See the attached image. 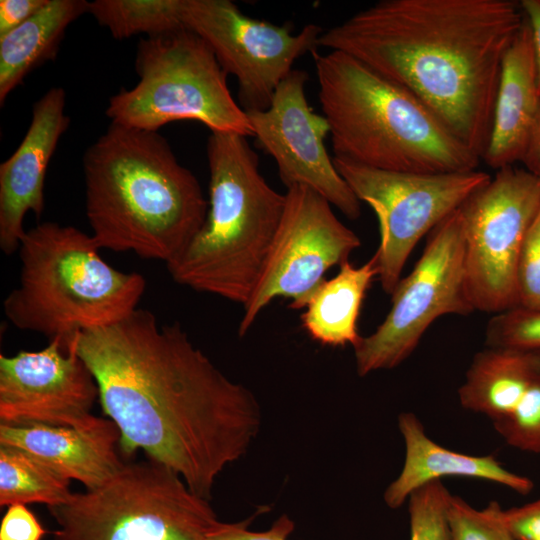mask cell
Segmentation results:
<instances>
[{
  "label": "cell",
  "mask_w": 540,
  "mask_h": 540,
  "mask_svg": "<svg viewBox=\"0 0 540 540\" xmlns=\"http://www.w3.org/2000/svg\"><path fill=\"white\" fill-rule=\"evenodd\" d=\"M0 445L19 448L86 489L103 485L124 465L120 432L109 418L93 416L80 426L0 424Z\"/></svg>",
  "instance_id": "e0dca14e"
},
{
  "label": "cell",
  "mask_w": 540,
  "mask_h": 540,
  "mask_svg": "<svg viewBox=\"0 0 540 540\" xmlns=\"http://www.w3.org/2000/svg\"><path fill=\"white\" fill-rule=\"evenodd\" d=\"M46 530L23 504L7 507L0 523V540H42Z\"/></svg>",
  "instance_id": "4dcf8cb0"
},
{
  "label": "cell",
  "mask_w": 540,
  "mask_h": 540,
  "mask_svg": "<svg viewBox=\"0 0 540 540\" xmlns=\"http://www.w3.org/2000/svg\"><path fill=\"white\" fill-rule=\"evenodd\" d=\"M492 424L509 446L540 454V379L529 388L511 413Z\"/></svg>",
  "instance_id": "83f0119b"
},
{
  "label": "cell",
  "mask_w": 540,
  "mask_h": 540,
  "mask_svg": "<svg viewBox=\"0 0 540 540\" xmlns=\"http://www.w3.org/2000/svg\"><path fill=\"white\" fill-rule=\"evenodd\" d=\"M451 493L442 480L419 487L409 496L410 540H449L447 509Z\"/></svg>",
  "instance_id": "484cf974"
},
{
  "label": "cell",
  "mask_w": 540,
  "mask_h": 540,
  "mask_svg": "<svg viewBox=\"0 0 540 540\" xmlns=\"http://www.w3.org/2000/svg\"><path fill=\"white\" fill-rule=\"evenodd\" d=\"M85 210L101 249L176 258L202 227L208 200L157 131L113 124L83 156Z\"/></svg>",
  "instance_id": "3957f363"
},
{
  "label": "cell",
  "mask_w": 540,
  "mask_h": 540,
  "mask_svg": "<svg viewBox=\"0 0 540 540\" xmlns=\"http://www.w3.org/2000/svg\"><path fill=\"white\" fill-rule=\"evenodd\" d=\"M378 275L376 253L358 267L349 260L344 262L338 273L325 279L310 297L301 314L304 330L322 345L355 347L362 337L358 332L361 306Z\"/></svg>",
  "instance_id": "44dd1931"
},
{
  "label": "cell",
  "mask_w": 540,
  "mask_h": 540,
  "mask_svg": "<svg viewBox=\"0 0 540 540\" xmlns=\"http://www.w3.org/2000/svg\"><path fill=\"white\" fill-rule=\"evenodd\" d=\"M312 57L333 157L388 171L476 170L481 158L408 90L343 52Z\"/></svg>",
  "instance_id": "277c9868"
},
{
  "label": "cell",
  "mask_w": 540,
  "mask_h": 540,
  "mask_svg": "<svg viewBox=\"0 0 540 540\" xmlns=\"http://www.w3.org/2000/svg\"><path fill=\"white\" fill-rule=\"evenodd\" d=\"M48 510L54 540H206L219 521L208 499L149 459L124 463L103 485Z\"/></svg>",
  "instance_id": "ba28073f"
},
{
  "label": "cell",
  "mask_w": 540,
  "mask_h": 540,
  "mask_svg": "<svg viewBox=\"0 0 540 540\" xmlns=\"http://www.w3.org/2000/svg\"><path fill=\"white\" fill-rule=\"evenodd\" d=\"M521 163L540 179V108Z\"/></svg>",
  "instance_id": "e575fe53"
},
{
  "label": "cell",
  "mask_w": 540,
  "mask_h": 540,
  "mask_svg": "<svg viewBox=\"0 0 540 540\" xmlns=\"http://www.w3.org/2000/svg\"><path fill=\"white\" fill-rule=\"evenodd\" d=\"M76 338L56 337L38 351L0 355L1 424L80 426L94 416L99 389L76 351Z\"/></svg>",
  "instance_id": "9a60e30c"
},
{
  "label": "cell",
  "mask_w": 540,
  "mask_h": 540,
  "mask_svg": "<svg viewBox=\"0 0 540 540\" xmlns=\"http://www.w3.org/2000/svg\"><path fill=\"white\" fill-rule=\"evenodd\" d=\"M88 1L49 0L38 13L0 36V103L32 70L53 60L67 27L87 13Z\"/></svg>",
  "instance_id": "7402d4cb"
},
{
  "label": "cell",
  "mask_w": 540,
  "mask_h": 540,
  "mask_svg": "<svg viewBox=\"0 0 540 540\" xmlns=\"http://www.w3.org/2000/svg\"><path fill=\"white\" fill-rule=\"evenodd\" d=\"M485 345L540 349V309L519 305L494 314L485 329Z\"/></svg>",
  "instance_id": "4316f807"
},
{
  "label": "cell",
  "mask_w": 540,
  "mask_h": 540,
  "mask_svg": "<svg viewBox=\"0 0 540 540\" xmlns=\"http://www.w3.org/2000/svg\"><path fill=\"white\" fill-rule=\"evenodd\" d=\"M76 227L43 222L26 230L18 247L19 285L4 299L7 319L49 340L114 324L137 309L145 278L122 272Z\"/></svg>",
  "instance_id": "8992f818"
},
{
  "label": "cell",
  "mask_w": 540,
  "mask_h": 540,
  "mask_svg": "<svg viewBox=\"0 0 540 540\" xmlns=\"http://www.w3.org/2000/svg\"><path fill=\"white\" fill-rule=\"evenodd\" d=\"M540 379V349L488 347L477 352L458 389L460 405L492 422L507 416Z\"/></svg>",
  "instance_id": "ffe728a7"
},
{
  "label": "cell",
  "mask_w": 540,
  "mask_h": 540,
  "mask_svg": "<svg viewBox=\"0 0 540 540\" xmlns=\"http://www.w3.org/2000/svg\"><path fill=\"white\" fill-rule=\"evenodd\" d=\"M524 21L510 0H381L324 30L318 48L408 90L482 158L502 62Z\"/></svg>",
  "instance_id": "7a4b0ae2"
},
{
  "label": "cell",
  "mask_w": 540,
  "mask_h": 540,
  "mask_svg": "<svg viewBox=\"0 0 540 540\" xmlns=\"http://www.w3.org/2000/svg\"><path fill=\"white\" fill-rule=\"evenodd\" d=\"M517 291L520 306L540 309V210L520 250Z\"/></svg>",
  "instance_id": "f1b7e54d"
},
{
  "label": "cell",
  "mask_w": 540,
  "mask_h": 540,
  "mask_svg": "<svg viewBox=\"0 0 540 540\" xmlns=\"http://www.w3.org/2000/svg\"><path fill=\"white\" fill-rule=\"evenodd\" d=\"M520 6L532 33L538 91L540 94V0H522Z\"/></svg>",
  "instance_id": "836d02e7"
},
{
  "label": "cell",
  "mask_w": 540,
  "mask_h": 540,
  "mask_svg": "<svg viewBox=\"0 0 540 540\" xmlns=\"http://www.w3.org/2000/svg\"><path fill=\"white\" fill-rule=\"evenodd\" d=\"M294 528V521L287 514L281 515L264 531L249 530L246 521H218L208 532L206 540H288Z\"/></svg>",
  "instance_id": "f546056e"
},
{
  "label": "cell",
  "mask_w": 540,
  "mask_h": 540,
  "mask_svg": "<svg viewBox=\"0 0 540 540\" xmlns=\"http://www.w3.org/2000/svg\"><path fill=\"white\" fill-rule=\"evenodd\" d=\"M502 518L516 540H540V498L503 509Z\"/></svg>",
  "instance_id": "1f68e13d"
},
{
  "label": "cell",
  "mask_w": 540,
  "mask_h": 540,
  "mask_svg": "<svg viewBox=\"0 0 540 540\" xmlns=\"http://www.w3.org/2000/svg\"><path fill=\"white\" fill-rule=\"evenodd\" d=\"M181 0H95L87 13L106 27L115 39L138 34L148 37L185 28L180 16Z\"/></svg>",
  "instance_id": "cb8c5ba5"
},
{
  "label": "cell",
  "mask_w": 540,
  "mask_h": 540,
  "mask_svg": "<svg viewBox=\"0 0 540 540\" xmlns=\"http://www.w3.org/2000/svg\"><path fill=\"white\" fill-rule=\"evenodd\" d=\"M286 204L258 282L246 304L238 335L245 336L259 314L276 297L289 307L304 309L334 266L349 260L361 246L359 237L343 224L333 206L305 186L286 190Z\"/></svg>",
  "instance_id": "7c38bea8"
},
{
  "label": "cell",
  "mask_w": 540,
  "mask_h": 540,
  "mask_svg": "<svg viewBox=\"0 0 540 540\" xmlns=\"http://www.w3.org/2000/svg\"><path fill=\"white\" fill-rule=\"evenodd\" d=\"M65 92L47 91L32 110L29 128L14 153L0 164V248L6 255L18 250L28 212L40 217L45 207L47 167L69 126Z\"/></svg>",
  "instance_id": "2e32d148"
},
{
  "label": "cell",
  "mask_w": 540,
  "mask_h": 540,
  "mask_svg": "<svg viewBox=\"0 0 540 540\" xmlns=\"http://www.w3.org/2000/svg\"><path fill=\"white\" fill-rule=\"evenodd\" d=\"M49 0H1L0 36L17 28L44 8Z\"/></svg>",
  "instance_id": "d6a6232c"
},
{
  "label": "cell",
  "mask_w": 540,
  "mask_h": 540,
  "mask_svg": "<svg viewBox=\"0 0 540 540\" xmlns=\"http://www.w3.org/2000/svg\"><path fill=\"white\" fill-rule=\"evenodd\" d=\"M76 351L95 377L99 402L120 432V450H138L210 500L218 476L244 457L261 425L260 404L189 339L180 323L160 325L136 309L82 331Z\"/></svg>",
  "instance_id": "6da1fadb"
},
{
  "label": "cell",
  "mask_w": 540,
  "mask_h": 540,
  "mask_svg": "<svg viewBox=\"0 0 540 540\" xmlns=\"http://www.w3.org/2000/svg\"><path fill=\"white\" fill-rule=\"evenodd\" d=\"M501 511L496 501L479 510L451 494L447 509L449 540H516Z\"/></svg>",
  "instance_id": "d4e9b609"
},
{
  "label": "cell",
  "mask_w": 540,
  "mask_h": 540,
  "mask_svg": "<svg viewBox=\"0 0 540 540\" xmlns=\"http://www.w3.org/2000/svg\"><path fill=\"white\" fill-rule=\"evenodd\" d=\"M405 456L399 475L387 486L383 499L391 509L407 502L413 491L446 476L482 479L526 495L534 484L530 478L505 468L493 455L474 456L450 450L433 441L412 412L398 415Z\"/></svg>",
  "instance_id": "d6986e66"
},
{
  "label": "cell",
  "mask_w": 540,
  "mask_h": 540,
  "mask_svg": "<svg viewBox=\"0 0 540 540\" xmlns=\"http://www.w3.org/2000/svg\"><path fill=\"white\" fill-rule=\"evenodd\" d=\"M540 108L530 26H523L504 56L490 136L482 156L493 169L521 162Z\"/></svg>",
  "instance_id": "ac0fdd59"
},
{
  "label": "cell",
  "mask_w": 540,
  "mask_h": 540,
  "mask_svg": "<svg viewBox=\"0 0 540 540\" xmlns=\"http://www.w3.org/2000/svg\"><path fill=\"white\" fill-rule=\"evenodd\" d=\"M334 165L360 202L376 214L381 287L391 295L420 239L491 180L483 171L446 173L376 169L333 157Z\"/></svg>",
  "instance_id": "30bf717a"
},
{
  "label": "cell",
  "mask_w": 540,
  "mask_h": 540,
  "mask_svg": "<svg viewBox=\"0 0 540 540\" xmlns=\"http://www.w3.org/2000/svg\"><path fill=\"white\" fill-rule=\"evenodd\" d=\"M539 210L540 179L515 166L497 170L459 207L466 292L475 311L497 314L519 306L518 259Z\"/></svg>",
  "instance_id": "8fae6325"
},
{
  "label": "cell",
  "mask_w": 540,
  "mask_h": 540,
  "mask_svg": "<svg viewBox=\"0 0 540 540\" xmlns=\"http://www.w3.org/2000/svg\"><path fill=\"white\" fill-rule=\"evenodd\" d=\"M138 83L112 96L111 123L157 131L194 120L211 132L253 137L246 111L232 96L227 73L208 44L187 28L142 38L137 46Z\"/></svg>",
  "instance_id": "52a82bcc"
},
{
  "label": "cell",
  "mask_w": 540,
  "mask_h": 540,
  "mask_svg": "<svg viewBox=\"0 0 540 540\" xmlns=\"http://www.w3.org/2000/svg\"><path fill=\"white\" fill-rule=\"evenodd\" d=\"M70 481L29 453L0 445V506L15 504L60 505L72 492Z\"/></svg>",
  "instance_id": "603a6c76"
},
{
  "label": "cell",
  "mask_w": 540,
  "mask_h": 540,
  "mask_svg": "<svg viewBox=\"0 0 540 540\" xmlns=\"http://www.w3.org/2000/svg\"><path fill=\"white\" fill-rule=\"evenodd\" d=\"M383 322L354 348L361 377L403 363L417 348L430 325L448 315L474 312L465 285V240L457 209L431 232L408 276L391 294Z\"/></svg>",
  "instance_id": "9c48e42d"
},
{
  "label": "cell",
  "mask_w": 540,
  "mask_h": 540,
  "mask_svg": "<svg viewBox=\"0 0 540 540\" xmlns=\"http://www.w3.org/2000/svg\"><path fill=\"white\" fill-rule=\"evenodd\" d=\"M180 16L184 27L202 38L223 70L236 78L245 111L268 108L295 61L318 49L324 31L307 24L292 33L289 23L249 17L230 0H181Z\"/></svg>",
  "instance_id": "4fadbf2b"
},
{
  "label": "cell",
  "mask_w": 540,
  "mask_h": 540,
  "mask_svg": "<svg viewBox=\"0 0 540 540\" xmlns=\"http://www.w3.org/2000/svg\"><path fill=\"white\" fill-rule=\"evenodd\" d=\"M308 74L293 69L278 85L264 110L246 111L253 137L270 155L286 188L305 186L324 197L348 219L361 215V202L337 171L325 140L330 128L310 107Z\"/></svg>",
  "instance_id": "5bb4252c"
},
{
  "label": "cell",
  "mask_w": 540,
  "mask_h": 540,
  "mask_svg": "<svg viewBox=\"0 0 540 540\" xmlns=\"http://www.w3.org/2000/svg\"><path fill=\"white\" fill-rule=\"evenodd\" d=\"M205 221L167 270L177 284L244 306L279 227L286 195L259 171L247 137L211 132Z\"/></svg>",
  "instance_id": "5b68a950"
}]
</instances>
